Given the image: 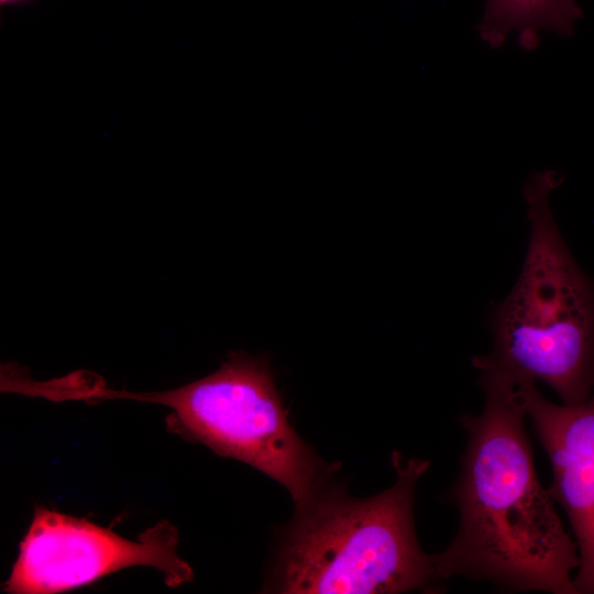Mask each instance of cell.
Here are the masks:
<instances>
[{"instance_id": "6", "label": "cell", "mask_w": 594, "mask_h": 594, "mask_svg": "<svg viewBox=\"0 0 594 594\" xmlns=\"http://www.w3.org/2000/svg\"><path fill=\"white\" fill-rule=\"evenodd\" d=\"M527 417L552 469L548 492L564 509L580 552L578 593L594 594V391L583 403L556 405L535 381L518 380Z\"/></svg>"}, {"instance_id": "2", "label": "cell", "mask_w": 594, "mask_h": 594, "mask_svg": "<svg viewBox=\"0 0 594 594\" xmlns=\"http://www.w3.org/2000/svg\"><path fill=\"white\" fill-rule=\"evenodd\" d=\"M392 463L396 481L375 496L321 485L297 509L277 559L276 592L387 594L441 581L414 527L415 487L429 461L394 452Z\"/></svg>"}, {"instance_id": "3", "label": "cell", "mask_w": 594, "mask_h": 594, "mask_svg": "<svg viewBox=\"0 0 594 594\" xmlns=\"http://www.w3.org/2000/svg\"><path fill=\"white\" fill-rule=\"evenodd\" d=\"M561 183L553 170L530 174L524 197L530 237L524 266L492 321L488 355L477 370L547 383L565 405L594 391V284L568 250L549 196Z\"/></svg>"}, {"instance_id": "4", "label": "cell", "mask_w": 594, "mask_h": 594, "mask_svg": "<svg viewBox=\"0 0 594 594\" xmlns=\"http://www.w3.org/2000/svg\"><path fill=\"white\" fill-rule=\"evenodd\" d=\"M81 398L169 408V430L272 477L288 491L296 509L330 472L292 427L267 362L244 352L231 353L212 374L174 389L134 393L86 383Z\"/></svg>"}, {"instance_id": "7", "label": "cell", "mask_w": 594, "mask_h": 594, "mask_svg": "<svg viewBox=\"0 0 594 594\" xmlns=\"http://www.w3.org/2000/svg\"><path fill=\"white\" fill-rule=\"evenodd\" d=\"M582 18L578 0H486L476 31L491 48H499L515 34L522 50L532 51L540 33L568 37Z\"/></svg>"}, {"instance_id": "1", "label": "cell", "mask_w": 594, "mask_h": 594, "mask_svg": "<svg viewBox=\"0 0 594 594\" xmlns=\"http://www.w3.org/2000/svg\"><path fill=\"white\" fill-rule=\"evenodd\" d=\"M480 372L485 405L480 416L460 419L468 446L450 492L460 522L452 542L432 554L438 576L575 594L571 572L580 563L578 546L538 480L519 381Z\"/></svg>"}, {"instance_id": "5", "label": "cell", "mask_w": 594, "mask_h": 594, "mask_svg": "<svg viewBox=\"0 0 594 594\" xmlns=\"http://www.w3.org/2000/svg\"><path fill=\"white\" fill-rule=\"evenodd\" d=\"M178 542L177 528L166 519L129 540L86 519L37 507L3 591L61 593L135 565L157 569L168 586L177 587L194 579L178 556Z\"/></svg>"}]
</instances>
